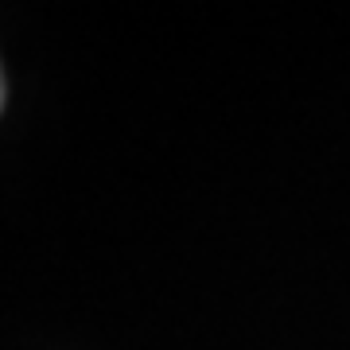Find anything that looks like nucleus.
<instances>
[{
	"label": "nucleus",
	"mask_w": 350,
	"mask_h": 350,
	"mask_svg": "<svg viewBox=\"0 0 350 350\" xmlns=\"http://www.w3.org/2000/svg\"><path fill=\"white\" fill-rule=\"evenodd\" d=\"M0 105H4V75H0Z\"/></svg>",
	"instance_id": "1"
}]
</instances>
